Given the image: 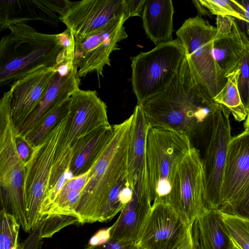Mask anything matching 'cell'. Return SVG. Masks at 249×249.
Segmentation results:
<instances>
[{
  "label": "cell",
  "instance_id": "6da1fadb",
  "mask_svg": "<svg viewBox=\"0 0 249 249\" xmlns=\"http://www.w3.org/2000/svg\"><path fill=\"white\" fill-rule=\"evenodd\" d=\"M138 105L149 126L174 130L190 139L210 132L219 106L198 82L186 56L168 86Z\"/></svg>",
  "mask_w": 249,
  "mask_h": 249
},
{
  "label": "cell",
  "instance_id": "7a4b0ae2",
  "mask_svg": "<svg viewBox=\"0 0 249 249\" xmlns=\"http://www.w3.org/2000/svg\"><path fill=\"white\" fill-rule=\"evenodd\" d=\"M133 115L112 125V137L89 170L77 210L79 224L100 222L109 194L127 176V160Z\"/></svg>",
  "mask_w": 249,
  "mask_h": 249
},
{
  "label": "cell",
  "instance_id": "3957f363",
  "mask_svg": "<svg viewBox=\"0 0 249 249\" xmlns=\"http://www.w3.org/2000/svg\"><path fill=\"white\" fill-rule=\"evenodd\" d=\"M0 42V86L42 67H54L62 51L57 35L40 33L26 23L10 24Z\"/></svg>",
  "mask_w": 249,
  "mask_h": 249
},
{
  "label": "cell",
  "instance_id": "277c9868",
  "mask_svg": "<svg viewBox=\"0 0 249 249\" xmlns=\"http://www.w3.org/2000/svg\"><path fill=\"white\" fill-rule=\"evenodd\" d=\"M192 145L186 135L149 126L146 138V163L152 202L168 204L177 169Z\"/></svg>",
  "mask_w": 249,
  "mask_h": 249
},
{
  "label": "cell",
  "instance_id": "5b68a950",
  "mask_svg": "<svg viewBox=\"0 0 249 249\" xmlns=\"http://www.w3.org/2000/svg\"><path fill=\"white\" fill-rule=\"evenodd\" d=\"M25 165L16 147L7 91L0 100L1 210L13 215L22 229L29 233L24 193Z\"/></svg>",
  "mask_w": 249,
  "mask_h": 249
},
{
  "label": "cell",
  "instance_id": "8992f818",
  "mask_svg": "<svg viewBox=\"0 0 249 249\" xmlns=\"http://www.w3.org/2000/svg\"><path fill=\"white\" fill-rule=\"evenodd\" d=\"M185 56L183 44L176 39L131 57L132 87L137 105L164 90Z\"/></svg>",
  "mask_w": 249,
  "mask_h": 249
},
{
  "label": "cell",
  "instance_id": "52a82bcc",
  "mask_svg": "<svg viewBox=\"0 0 249 249\" xmlns=\"http://www.w3.org/2000/svg\"><path fill=\"white\" fill-rule=\"evenodd\" d=\"M216 32V27L200 16L186 19L176 32L197 79L213 98L227 82L213 54Z\"/></svg>",
  "mask_w": 249,
  "mask_h": 249
},
{
  "label": "cell",
  "instance_id": "ba28073f",
  "mask_svg": "<svg viewBox=\"0 0 249 249\" xmlns=\"http://www.w3.org/2000/svg\"><path fill=\"white\" fill-rule=\"evenodd\" d=\"M67 115L34 148L32 155L25 165L24 193L29 233L36 229L41 222V207L48 187L58 140Z\"/></svg>",
  "mask_w": 249,
  "mask_h": 249
},
{
  "label": "cell",
  "instance_id": "9c48e42d",
  "mask_svg": "<svg viewBox=\"0 0 249 249\" xmlns=\"http://www.w3.org/2000/svg\"><path fill=\"white\" fill-rule=\"evenodd\" d=\"M231 112L219 104L213 116L209 139L202 159L204 177V203L206 209L219 210L227 149L232 139Z\"/></svg>",
  "mask_w": 249,
  "mask_h": 249
},
{
  "label": "cell",
  "instance_id": "30bf717a",
  "mask_svg": "<svg viewBox=\"0 0 249 249\" xmlns=\"http://www.w3.org/2000/svg\"><path fill=\"white\" fill-rule=\"evenodd\" d=\"M204 177L199 151L194 146L180 163L173 180L168 204L188 226L206 209Z\"/></svg>",
  "mask_w": 249,
  "mask_h": 249
},
{
  "label": "cell",
  "instance_id": "8fae6325",
  "mask_svg": "<svg viewBox=\"0 0 249 249\" xmlns=\"http://www.w3.org/2000/svg\"><path fill=\"white\" fill-rule=\"evenodd\" d=\"M128 18L124 14L90 35L75 38L74 63L80 78L91 72L103 75L105 67L111 66L110 54L120 49L118 43L127 37L124 24Z\"/></svg>",
  "mask_w": 249,
  "mask_h": 249
},
{
  "label": "cell",
  "instance_id": "7c38bea8",
  "mask_svg": "<svg viewBox=\"0 0 249 249\" xmlns=\"http://www.w3.org/2000/svg\"><path fill=\"white\" fill-rule=\"evenodd\" d=\"M249 190V132L232 137L227 149L219 211L231 213Z\"/></svg>",
  "mask_w": 249,
  "mask_h": 249
},
{
  "label": "cell",
  "instance_id": "4fadbf2b",
  "mask_svg": "<svg viewBox=\"0 0 249 249\" xmlns=\"http://www.w3.org/2000/svg\"><path fill=\"white\" fill-rule=\"evenodd\" d=\"M188 227L169 204L153 203L136 244L144 249H176Z\"/></svg>",
  "mask_w": 249,
  "mask_h": 249
},
{
  "label": "cell",
  "instance_id": "5bb4252c",
  "mask_svg": "<svg viewBox=\"0 0 249 249\" xmlns=\"http://www.w3.org/2000/svg\"><path fill=\"white\" fill-rule=\"evenodd\" d=\"M126 14L125 0H83L71 2L60 19L77 38L93 34Z\"/></svg>",
  "mask_w": 249,
  "mask_h": 249
},
{
  "label": "cell",
  "instance_id": "9a60e30c",
  "mask_svg": "<svg viewBox=\"0 0 249 249\" xmlns=\"http://www.w3.org/2000/svg\"><path fill=\"white\" fill-rule=\"evenodd\" d=\"M109 125L107 106L96 91L79 89L71 94L66 124L68 145L71 151L80 139Z\"/></svg>",
  "mask_w": 249,
  "mask_h": 249
},
{
  "label": "cell",
  "instance_id": "2e32d148",
  "mask_svg": "<svg viewBox=\"0 0 249 249\" xmlns=\"http://www.w3.org/2000/svg\"><path fill=\"white\" fill-rule=\"evenodd\" d=\"M55 66L56 71L46 93L22 125L16 130L18 134L24 136L80 89V79L73 61L59 62Z\"/></svg>",
  "mask_w": 249,
  "mask_h": 249
},
{
  "label": "cell",
  "instance_id": "e0dca14e",
  "mask_svg": "<svg viewBox=\"0 0 249 249\" xmlns=\"http://www.w3.org/2000/svg\"><path fill=\"white\" fill-rule=\"evenodd\" d=\"M56 67H42L15 81L10 93V116L17 130L46 93Z\"/></svg>",
  "mask_w": 249,
  "mask_h": 249
},
{
  "label": "cell",
  "instance_id": "ac0fdd59",
  "mask_svg": "<svg viewBox=\"0 0 249 249\" xmlns=\"http://www.w3.org/2000/svg\"><path fill=\"white\" fill-rule=\"evenodd\" d=\"M71 1L68 0H0V27L10 24L40 20L57 25Z\"/></svg>",
  "mask_w": 249,
  "mask_h": 249
},
{
  "label": "cell",
  "instance_id": "d6986e66",
  "mask_svg": "<svg viewBox=\"0 0 249 249\" xmlns=\"http://www.w3.org/2000/svg\"><path fill=\"white\" fill-rule=\"evenodd\" d=\"M127 160V177L133 190L149 187L145 144L148 123L142 107L137 105L133 112Z\"/></svg>",
  "mask_w": 249,
  "mask_h": 249
},
{
  "label": "cell",
  "instance_id": "ffe728a7",
  "mask_svg": "<svg viewBox=\"0 0 249 249\" xmlns=\"http://www.w3.org/2000/svg\"><path fill=\"white\" fill-rule=\"evenodd\" d=\"M149 192H134L131 201L122 209L112 225L111 238L136 244L151 208Z\"/></svg>",
  "mask_w": 249,
  "mask_h": 249
},
{
  "label": "cell",
  "instance_id": "44dd1931",
  "mask_svg": "<svg viewBox=\"0 0 249 249\" xmlns=\"http://www.w3.org/2000/svg\"><path fill=\"white\" fill-rule=\"evenodd\" d=\"M112 125L99 127L80 139L72 149V158L68 169L72 177L89 171L109 142Z\"/></svg>",
  "mask_w": 249,
  "mask_h": 249
},
{
  "label": "cell",
  "instance_id": "7402d4cb",
  "mask_svg": "<svg viewBox=\"0 0 249 249\" xmlns=\"http://www.w3.org/2000/svg\"><path fill=\"white\" fill-rule=\"evenodd\" d=\"M174 8L171 0H146L142 13L145 34L156 46L173 40Z\"/></svg>",
  "mask_w": 249,
  "mask_h": 249
},
{
  "label": "cell",
  "instance_id": "603a6c76",
  "mask_svg": "<svg viewBox=\"0 0 249 249\" xmlns=\"http://www.w3.org/2000/svg\"><path fill=\"white\" fill-rule=\"evenodd\" d=\"M249 41V38L239 27L235 19L231 33L214 39V56L225 77L239 68L245 46Z\"/></svg>",
  "mask_w": 249,
  "mask_h": 249
},
{
  "label": "cell",
  "instance_id": "cb8c5ba5",
  "mask_svg": "<svg viewBox=\"0 0 249 249\" xmlns=\"http://www.w3.org/2000/svg\"><path fill=\"white\" fill-rule=\"evenodd\" d=\"M194 225L198 249H228L230 237L218 210L205 209Z\"/></svg>",
  "mask_w": 249,
  "mask_h": 249
},
{
  "label": "cell",
  "instance_id": "d4e9b609",
  "mask_svg": "<svg viewBox=\"0 0 249 249\" xmlns=\"http://www.w3.org/2000/svg\"><path fill=\"white\" fill-rule=\"evenodd\" d=\"M89 172V170L85 174L68 179L44 217L46 216L63 215L75 217L78 220L77 210L81 193L88 179Z\"/></svg>",
  "mask_w": 249,
  "mask_h": 249
},
{
  "label": "cell",
  "instance_id": "484cf974",
  "mask_svg": "<svg viewBox=\"0 0 249 249\" xmlns=\"http://www.w3.org/2000/svg\"><path fill=\"white\" fill-rule=\"evenodd\" d=\"M240 69L226 76L227 82L224 88L213 98L218 104L226 107L238 122L246 120L248 111L244 106L239 91L237 80Z\"/></svg>",
  "mask_w": 249,
  "mask_h": 249
},
{
  "label": "cell",
  "instance_id": "4316f807",
  "mask_svg": "<svg viewBox=\"0 0 249 249\" xmlns=\"http://www.w3.org/2000/svg\"><path fill=\"white\" fill-rule=\"evenodd\" d=\"M70 98L44 117L23 137L33 148L38 145L69 112Z\"/></svg>",
  "mask_w": 249,
  "mask_h": 249
},
{
  "label": "cell",
  "instance_id": "83f0119b",
  "mask_svg": "<svg viewBox=\"0 0 249 249\" xmlns=\"http://www.w3.org/2000/svg\"><path fill=\"white\" fill-rule=\"evenodd\" d=\"M220 212L230 238L241 249H249V219Z\"/></svg>",
  "mask_w": 249,
  "mask_h": 249
},
{
  "label": "cell",
  "instance_id": "f1b7e54d",
  "mask_svg": "<svg viewBox=\"0 0 249 249\" xmlns=\"http://www.w3.org/2000/svg\"><path fill=\"white\" fill-rule=\"evenodd\" d=\"M212 15L230 16L245 22V9L240 1L234 0H199Z\"/></svg>",
  "mask_w": 249,
  "mask_h": 249
},
{
  "label": "cell",
  "instance_id": "f546056e",
  "mask_svg": "<svg viewBox=\"0 0 249 249\" xmlns=\"http://www.w3.org/2000/svg\"><path fill=\"white\" fill-rule=\"evenodd\" d=\"M19 223L4 211L0 212V249H18Z\"/></svg>",
  "mask_w": 249,
  "mask_h": 249
},
{
  "label": "cell",
  "instance_id": "4dcf8cb0",
  "mask_svg": "<svg viewBox=\"0 0 249 249\" xmlns=\"http://www.w3.org/2000/svg\"><path fill=\"white\" fill-rule=\"evenodd\" d=\"M75 223L79 222L75 217L63 215L46 216L40 223L39 236L41 239L52 237L64 227Z\"/></svg>",
  "mask_w": 249,
  "mask_h": 249
},
{
  "label": "cell",
  "instance_id": "1f68e13d",
  "mask_svg": "<svg viewBox=\"0 0 249 249\" xmlns=\"http://www.w3.org/2000/svg\"><path fill=\"white\" fill-rule=\"evenodd\" d=\"M237 84L242 101L249 111V41L245 45L240 63Z\"/></svg>",
  "mask_w": 249,
  "mask_h": 249
},
{
  "label": "cell",
  "instance_id": "d6a6232c",
  "mask_svg": "<svg viewBox=\"0 0 249 249\" xmlns=\"http://www.w3.org/2000/svg\"><path fill=\"white\" fill-rule=\"evenodd\" d=\"M57 35L62 47L60 58L65 61H74L75 43L73 34L67 29L63 32Z\"/></svg>",
  "mask_w": 249,
  "mask_h": 249
},
{
  "label": "cell",
  "instance_id": "836d02e7",
  "mask_svg": "<svg viewBox=\"0 0 249 249\" xmlns=\"http://www.w3.org/2000/svg\"><path fill=\"white\" fill-rule=\"evenodd\" d=\"M235 19L230 16H216V34L214 39L227 35L231 33Z\"/></svg>",
  "mask_w": 249,
  "mask_h": 249
},
{
  "label": "cell",
  "instance_id": "e575fe53",
  "mask_svg": "<svg viewBox=\"0 0 249 249\" xmlns=\"http://www.w3.org/2000/svg\"><path fill=\"white\" fill-rule=\"evenodd\" d=\"M15 142L18 155L26 164L30 159L34 148L25 141L23 137L16 133L15 128Z\"/></svg>",
  "mask_w": 249,
  "mask_h": 249
},
{
  "label": "cell",
  "instance_id": "d590c367",
  "mask_svg": "<svg viewBox=\"0 0 249 249\" xmlns=\"http://www.w3.org/2000/svg\"><path fill=\"white\" fill-rule=\"evenodd\" d=\"M132 244H134L111 238L103 244L95 246L88 245L84 249H127Z\"/></svg>",
  "mask_w": 249,
  "mask_h": 249
},
{
  "label": "cell",
  "instance_id": "8d00e7d4",
  "mask_svg": "<svg viewBox=\"0 0 249 249\" xmlns=\"http://www.w3.org/2000/svg\"><path fill=\"white\" fill-rule=\"evenodd\" d=\"M128 16L142 17L146 0H125Z\"/></svg>",
  "mask_w": 249,
  "mask_h": 249
},
{
  "label": "cell",
  "instance_id": "74e56055",
  "mask_svg": "<svg viewBox=\"0 0 249 249\" xmlns=\"http://www.w3.org/2000/svg\"><path fill=\"white\" fill-rule=\"evenodd\" d=\"M112 228V225L99 230L90 239L88 245L95 246L106 243L111 238Z\"/></svg>",
  "mask_w": 249,
  "mask_h": 249
},
{
  "label": "cell",
  "instance_id": "f35d334b",
  "mask_svg": "<svg viewBox=\"0 0 249 249\" xmlns=\"http://www.w3.org/2000/svg\"><path fill=\"white\" fill-rule=\"evenodd\" d=\"M231 214L249 219V190Z\"/></svg>",
  "mask_w": 249,
  "mask_h": 249
},
{
  "label": "cell",
  "instance_id": "ab89813d",
  "mask_svg": "<svg viewBox=\"0 0 249 249\" xmlns=\"http://www.w3.org/2000/svg\"><path fill=\"white\" fill-rule=\"evenodd\" d=\"M240 2L245 9V16L246 21L244 24L246 27V32L249 35V0H240Z\"/></svg>",
  "mask_w": 249,
  "mask_h": 249
},
{
  "label": "cell",
  "instance_id": "60d3db41",
  "mask_svg": "<svg viewBox=\"0 0 249 249\" xmlns=\"http://www.w3.org/2000/svg\"><path fill=\"white\" fill-rule=\"evenodd\" d=\"M179 249H197L195 243L191 240H183L178 246Z\"/></svg>",
  "mask_w": 249,
  "mask_h": 249
},
{
  "label": "cell",
  "instance_id": "b9f144b4",
  "mask_svg": "<svg viewBox=\"0 0 249 249\" xmlns=\"http://www.w3.org/2000/svg\"><path fill=\"white\" fill-rule=\"evenodd\" d=\"M192 2L200 15L211 17L210 13L208 12L206 8L200 3L199 0H193Z\"/></svg>",
  "mask_w": 249,
  "mask_h": 249
},
{
  "label": "cell",
  "instance_id": "7bdbcfd3",
  "mask_svg": "<svg viewBox=\"0 0 249 249\" xmlns=\"http://www.w3.org/2000/svg\"><path fill=\"white\" fill-rule=\"evenodd\" d=\"M244 131L249 132V111L248 113V116L244 123Z\"/></svg>",
  "mask_w": 249,
  "mask_h": 249
},
{
  "label": "cell",
  "instance_id": "ee69618b",
  "mask_svg": "<svg viewBox=\"0 0 249 249\" xmlns=\"http://www.w3.org/2000/svg\"><path fill=\"white\" fill-rule=\"evenodd\" d=\"M228 249H241L238 247L235 243L230 238V242Z\"/></svg>",
  "mask_w": 249,
  "mask_h": 249
},
{
  "label": "cell",
  "instance_id": "f6af8a7d",
  "mask_svg": "<svg viewBox=\"0 0 249 249\" xmlns=\"http://www.w3.org/2000/svg\"><path fill=\"white\" fill-rule=\"evenodd\" d=\"M127 249H144L139 245L135 244L129 246Z\"/></svg>",
  "mask_w": 249,
  "mask_h": 249
},
{
  "label": "cell",
  "instance_id": "bcb514c9",
  "mask_svg": "<svg viewBox=\"0 0 249 249\" xmlns=\"http://www.w3.org/2000/svg\"><path fill=\"white\" fill-rule=\"evenodd\" d=\"M176 249H179L178 246Z\"/></svg>",
  "mask_w": 249,
  "mask_h": 249
},
{
  "label": "cell",
  "instance_id": "7dc6e473",
  "mask_svg": "<svg viewBox=\"0 0 249 249\" xmlns=\"http://www.w3.org/2000/svg\"><path fill=\"white\" fill-rule=\"evenodd\" d=\"M18 249H19V248H18Z\"/></svg>",
  "mask_w": 249,
  "mask_h": 249
}]
</instances>
